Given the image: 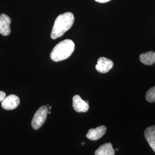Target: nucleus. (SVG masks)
Wrapping results in <instances>:
<instances>
[{"instance_id": "nucleus-1", "label": "nucleus", "mask_w": 155, "mask_h": 155, "mask_svg": "<svg viewBox=\"0 0 155 155\" xmlns=\"http://www.w3.org/2000/svg\"><path fill=\"white\" fill-rule=\"evenodd\" d=\"M74 20V16L71 12H66L58 16L52 29L51 39H56L61 37L72 27Z\"/></svg>"}, {"instance_id": "nucleus-2", "label": "nucleus", "mask_w": 155, "mask_h": 155, "mask_svg": "<svg viewBox=\"0 0 155 155\" xmlns=\"http://www.w3.org/2000/svg\"><path fill=\"white\" fill-rule=\"evenodd\" d=\"M75 50V44L71 40L66 39L59 43L52 51L50 58L54 61H62L68 59Z\"/></svg>"}, {"instance_id": "nucleus-3", "label": "nucleus", "mask_w": 155, "mask_h": 155, "mask_svg": "<svg viewBox=\"0 0 155 155\" xmlns=\"http://www.w3.org/2000/svg\"><path fill=\"white\" fill-rule=\"evenodd\" d=\"M47 106H42L36 111L31 122L32 127L34 130H38L44 124L48 114Z\"/></svg>"}, {"instance_id": "nucleus-4", "label": "nucleus", "mask_w": 155, "mask_h": 155, "mask_svg": "<svg viewBox=\"0 0 155 155\" xmlns=\"http://www.w3.org/2000/svg\"><path fill=\"white\" fill-rule=\"evenodd\" d=\"M72 106L74 109L78 113H86L89 110V101H84L78 95L74 96Z\"/></svg>"}, {"instance_id": "nucleus-5", "label": "nucleus", "mask_w": 155, "mask_h": 155, "mask_svg": "<svg viewBox=\"0 0 155 155\" xmlns=\"http://www.w3.org/2000/svg\"><path fill=\"white\" fill-rule=\"evenodd\" d=\"M20 104L19 98L14 94H11L5 97L2 101V107L7 110L15 109Z\"/></svg>"}, {"instance_id": "nucleus-6", "label": "nucleus", "mask_w": 155, "mask_h": 155, "mask_svg": "<svg viewBox=\"0 0 155 155\" xmlns=\"http://www.w3.org/2000/svg\"><path fill=\"white\" fill-rule=\"evenodd\" d=\"M113 62L110 59L105 57H101L98 60L95 68L100 73L105 74L109 72L113 68Z\"/></svg>"}, {"instance_id": "nucleus-7", "label": "nucleus", "mask_w": 155, "mask_h": 155, "mask_svg": "<svg viewBox=\"0 0 155 155\" xmlns=\"http://www.w3.org/2000/svg\"><path fill=\"white\" fill-rule=\"evenodd\" d=\"M107 130V127L104 125H101L95 129H89L86 134V137L92 141H97L103 137Z\"/></svg>"}, {"instance_id": "nucleus-8", "label": "nucleus", "mask_w": 155, "mask_h": 155, "mask_svg": "<svg viewBox=\"0 0 155 155\" xmlns=\"http://www.w3.org/2000/svg\"><path fill=\"white\" fill-rule=\"evenodd\" d=\"M11 19L5 14L0 15V33L3 36H8L10 35L11 30L10 25Z\"/></svg>"}, {"instance_id": "nucleus-9", "label": "nucleus", "mask_w": 155, "mask_h": 155, "mask_svg": "<svg viewBox=\"0 0 155 155\" xmlns=\"http://www.w3.org/2000/svg\"><path fill=\"white\" fill-rule=\"evenodd\" d=\"M144 136L150 147L155 152V125L147 127L145 130Z\"/></svg>"}, {"instance_id": "nucleus-10", "label": "nucleus", "mask_w": 155, "mask_h": 155, "mask_svg": "<svg viewBox=\"0 0 155 155\" xmlns=\"http://www.w3.org/2000/svg\"><path fill=\"white\" fill-rule=\"evenodd\" d=\"M95 155H114L115 150L111 143L102 144L94 152Z\"/></svg>"}, {"instance_id": "nucleus-11", "label": "nucleus", "mask_w": 155, "mask_h": 155, "mask_svg": "<svg viewBox=\"0 0 155 155\" xmlns=\"http://www.w3.org/2000/svg\"><path fill=\"white\" fill-rule=\"evenodd\" d=\"M140 61L145 65L150 66L155 63V52L149 51L140 55Z\"/></svg>"}, {"instance_id": "nucleus-12", "label": "nucleus", "mask_w": 155, "mask_h": 155, "mask_svg": "<svg viewBox=\"0 0 155 155\" xmlns=\"http://www.w3.org/2000/svg\"><path fill=\"white\" fill-rule=\"evenodd\" d=\"M145 98L147 101L149 102H155V86L151 87L147 91Z\"/></svg>"}, {"instance_id": "nucleus-13", "label": "nucleus", "mask_w": 155, "mask_h": 155, "mask_svg": "<svg viewBox=\"0 0 155 155\" xmlns=\"http://www.w3.org/2000/svg\"><path fill=\"white\" fill-rule=\"evenodd\" d=\"M6 94L4 91H0V102H2L5 98Z\"/></svg>"}, {"instance_id": "nucleus-14", "label": "nucleus", "mask_w": 155, "mask_h": 155, "mask_svg": "<svg viewBox=\"0 0 155 155\" xmlns=\"http://www.w3.org/2000/svg\"><path fill=\"white\" fill-rule=\"evenodd\" d=\"M95 1L99 3H106V2H109L111 0H95Z\"/></svg>"}, {"instance_id": "nucleus-15", "label": "nucleus", "mask_w": 155, "mask_h": 155, "mask_svg": "<svg viewBox=\"0 0 155 155\" xmlns=\"http://www.w3.org/2000/svg\"><path fill=\"white\" fill-rule=\"evenodd\" d=\"M84 144H85V143H82V145H84Z\"/></svg>"}]
</instances>
